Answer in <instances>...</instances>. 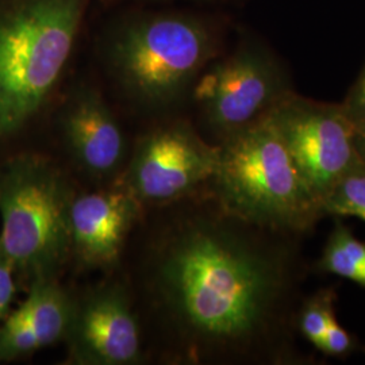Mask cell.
I'll list each match as a JSON object with an SVG mask.
<instances>
[{
	"label": "cell",
	"mask_w": 365,
	"mask_h": 365,
	"mask_svg": "<svg viewBox=\"0 0 365 365\" xmlns=\"http://www.w3.org/2000/svg\"><path fill=\"white\" fill-rule=\"evenodd\" d=\"M304 237L238 220L210 195L157 260L160 299L196 360L313 364L297 312L312 271Z\"/></svg>",
	"instance_id": "1"
},
{
	"label": "cell",
	"mask_w": 365,
	"mask_h": 365,
	"mask_svg": "<svg viewBox=\"0 0 365 365\" xmlns=\"http://www.w3.org/2000/svg\"><path fill=\"white\" fill-rule=\"evenodd\" d=\"M218 148V165L206 185L227 214L303 237L325 218L269 113L221 140Z\"/></svg>",
	"instance_id": "2"
},
{
	"label": "cell",
	"mask_w": 365,
	"mask_h": 365,
	"mask_svg": "<svg viewBox=\"0 0 365 365\" xmlns=\"http://www.w3.org/2000/svg\"><path fill=\"white\" fill-rule=\"evenodd\" d=\"M87 0H11L0 6V138L45 105L73 51Z\"/></svg>",
	"instance_id": "3"
},
{
	"label": "cell",
	"mask_w": 365,
	"mask_h": 365,
	"mask_svg": "<svg viewBox=\"0 0 365 365\" xmlns=\"http://www.w3.org/2000/svg\"><path fill=\"white\" fill-rule=\"evenodd\" d=\"M73 194L49 160L24 153L0 165V253L29 283L56 277L71 252Z\"/></svg>",
	"instance_id": "4"
},
{
	"label": "cell",
	"mask_w": 365,
	"mask_h": 365,
	"mask_svg": "<svg viewBox=\"0 0 365 365\" xmlns=\"http://www.w3.org/2000/svg\"><path fill=\"white\" fill-rule=\"evenodd\" d=\"M215 52L209 29L190 16L161 15L131 25L113 49L125 88L146 105H168L195 81Z\"/></svg>",
	"instance_id": "5"
},
{
	"label": "cell",
	"mask_w": 365,
	"mask_h": 365,
	"mask_svg": "<svg viewBox=\"0 0 365 365\" xmlns=\"http://www.w3.org/2000/svg\"><path fill=\"white\" fill-rule=\"evenodd\" d=\"M269 117L322 207L336 185L363 163L356 148L357 128L341 103L318 102L295 91L274 106Z\"/></svg>",
	"instance_id": "6"
},
{
	"label": "cell",
	"mask_w": 365,
	"mask_h": 365,
	"mask_svg": "<svg viewBox=\"0 0 365 365\" xmlns=\"http://www.w3.org/2000/svg\"><path fill=\"white\" fill-rule=\"evenodd\" d=\"M292 91L291 78L274 56L244 46L206 71L194 95L206 123L221 141L265 117Z\"/></svg>",
	"instance_id": "7"
},
{
	"label": "cell",
	"mask_w": 365,
	"mask_h": 365,
	"mask_svg": "<svg viewBox=\"0 0 365 365\" xmlns=\"http://www.w3.org/2000/svg\"><path fill=\"white\" fill-rule=\"evenodd\" d=\"M218 157V144L206 143L190 126L161 128L137 145L122 187L140 202L178 200L210 182Z\"/></svg>",
	"instance_id": "8"
},
{
	"label": "cell",
	"mask_w": 365,
	"mask_h": 365,
	"mask_svg": "<svg viewBox=\"0 0 365 365\" xmlns=\"http://www.w3.org/2000/svg\"><path fill=\"white\" fill-rule=\"evenodd\" d=\"M66 339L73 364L130 365L143 357L140 327L130 302L114 284L75 300Z\"/></svg>",
	"instance_id": "9"
},
{
	"label": "cell",
	"mask_w": 365,
	"mask_h": 365,
	"mask_svg": "<svg viewBox=\"0 0 365 365\" xmlns=\"http://www.w3.org/2000/svg\"><path fill=\"white\" fill-rule=\"evenodd\" d=\"M141 202L125 187L75 196L69 207L71 252L88 268L117 262Z\"/></svg>",
	"instance_id": "10"
},
{
	"label": "cell",
	"mask_w": 365,
	"mask_h": 365,
	"mask_svg": "<svg viewBox=\"0 0 365 365\" xmlns=\"http://www.w3.org/2000/svg\"><path fill=\"white\" fill-rule=\"evenodd\" d=\"M29 284L25 302L0 327V363L66 339L75 300L56 277L37 279Z\"/></svg>",
	"instance_id": "11"
},
{
	"label": "cell",
	"mask_w": 365,
	"mask_h": 365,
	"mask_svg": "<svg viewBox=\"0 0 365 365\" xmlns=\"http://www.w3.org/2000/svg\"><path fill=\"white\" fill-rule=\"evenodd\" d=\"M63 131L75 161L95 178H106L120 167L126 143L117 119L93 91H81L68 106Z\"/></svg>",
	"instance_id": "12"
},
{
	"label": "cell",
	"mask_w": 365,
	"mask_h": 365,
	"mask_svg": "<svg viewBox=\"0 0 365 365\" xmlns=\"http://www.w3.org/2000/svg\"><path fill=\"white\" fill-rule=\"evenodd\" d=\"M314 269L319 274H334L348 279L365 288V242L353 235L351 229L336 222L327 237L321 257Z\"/></svg>",
	"instance_id": "13"
},
{
	"label": "cell",
	"mask_w": 365,
	"mask_h": 365,
	"mask_svg": "<svg viewBox=\"0 0 365 365\" xmlns=\"http://www.w3.org/2000/svg\"><path fill=\"white\" fill-rule=\"evenodd\" d=\"M337 292L333 287L318 288L304 295L297 312V330L299 337L321 352L330 319L336 315Z\"/></svg>",
	"instance_id": "14"
},
{
	"label": "cell",
	"mask_w": 365,
	"mask_h": 365,
	"mask_svg": "<svg viewBox=\"0 0 365 365\" xmlns=\"http://www.w3.org/2000/svg\"><path fill=\"white\" fill-rule=\"evenodd\" d=\"M325 218L353 217L365 222V164L351 170L322 203Z\"/></svg>",
	"instance_id": "15"
},
{
	"label": "cell",
	"mask_w": 365,
	"mask_h": 365,
	"mask_svg": "<svg viewBox=\"0 0 365 365\" xmlns=\"http://www.w3.org/2000/svg\"><path fill=\"white\" fill-rule=\"evenodd\" d=\"M364 345L352 333L341 327L336 315L330 319L321 352L330 357L345 359L354 353L364 352Z\"/></svg>",
	"instance_id": "16"
},
{
	"label": "cell",
	"mask_w": 365,
	"mask_h": 365,
	"mask_svg": "<svg viewBox=\"0 0 365 365\" xmlns=\"http://www.w3.org/2000/svg\"><path fill=\"white\" fill-rule=\"evenodd\" d=\"M357 129H365V64L341 103Z\"/></svg>",
	"instance_id": "17"
},
{
	"label": "cell",
	"mask_w": 365,
	"mask_h": 365,
	"mask_svg": "<svg viewBox=\"0 0 365 365\" xmlns=\"http://www.w3.org/2000/svg\"><path fill=\"white\" fill-rule=\"evenodd\" d=\"M15 271L10 261L0 253V319L9 315L16 294Z\"/></svg>",
	"instance_id": "18"
},
{
	"label": "cell",
	"mask_w": 365,
	"mask_h": 365,
	"mask_svg": "<svg viewBox=\"0 0 365 365\" xmlns=\"http://www.w3.org/2000/svg\"><path fill=\"white\" fill-rule=\"evenodd\" d=\"M356 148L359 156L365 164V129H357L356 133Z\"/></svg>",
	"instance_id": "19"
}]
</instances>
